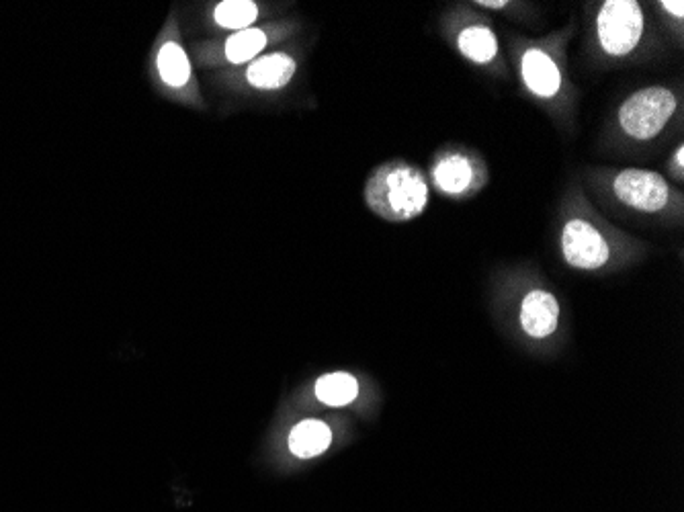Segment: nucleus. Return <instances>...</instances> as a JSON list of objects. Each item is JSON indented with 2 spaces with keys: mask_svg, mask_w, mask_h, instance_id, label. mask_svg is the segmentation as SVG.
<instances>
[{
  "mask_svg": "<svg viewBox=\"0 0 684 512\" xmlns=\"http://www.w3.org/2000/svg\"><path fill=\"white\" fill-rule=\"evenodd\" d=\"M562 256L578 271H596L609 263L611 246L594 224L572 218L562 228Z\"/></svg>",
  "mask_w": 684,
  "mask_h": 512,
  "instance_id": "nucleus-5",
  "label": "nucleus"
},
{
  "mask_svg": "<svg viewBox=\"0 0 684 512\" xmlns=\"http://www.w3.org/2000/svg\"><path fill=\"white\" fill-rule=\"evenodd\" d=\"M332 443V431L322 420H302L289 435V449L299 459H312L322 455Z\"/></svg>",
  "mask_w": 684,
  "mask_h": 512,
  "instance_id": "nucleus-11",
  "label": "nucleus"
},
{
  "mask_svg": "<svg viewBox=\"0 0 684 512\" xmlns=\"http://www.w3.org/2000/svg\"><path fill=\"white\" fill-rule=\"evenodd\" d=\"M433 185L449 197H465L482 189L486 183V170L482 162L465 152H445L431 168Z\"/></svg>",
  "mask_w": 684,
  "mask_h": 512,
  "instance_id": "nucleus-6",
  "label": "nucleus"
},
{
  "mask_svg": "<svg viewBox=\"0 0 684 512\" xmlns=\"http://www.w3.org/2000/svg\"><path fill=\"white\" fill-rule=\"evenodd\" d=\"M478 7H484V9H504L508 7V3H504V0H478Z\"/></svg>",
  "mask_w": 684,
  "mask_h": 512,
  "instance_id": "nucleus-18",
  "label": "nucleus"
},
{
  "mask_svg": "<svg viewBox=\"0 0 684 512\" xmlns=\"http://www.w3.org/2000/svg\"><path fill=\"white\" fill-rule=\"evenodd\" d=\"M678 109V99L668 87H646L633 93L619 107L621 130L639 142L658 138Z\"/></svg>",
  "mask_w": 684,
  "mask_h": 512,
  "instance_id": "nucleus-2",
  "label": "nucleus"
},
{
  "mask_svg": "<svg viewBox=\"0 0 684 512\" xmlns=\"http://www.w3.org/2000/svg\"><path fill=\"white\" fill-rule=\"evenodd\" d=\"M521 78L531 95L537 99H553L562 91V70L543 48H527L521 56Z\"/></svg>",
  "mask_w": 684,
  "mask_h": 512,
  "instance_id": "nucleus-7",
  "label": "nucleus"
},
{
  "mask_svg": "<svg viewBox=\"0 0 684 512\" xmlns=\"http://www.w3.org/2000/svg\"><path fill=\"white\" fill-rule=\"evenodd\" d=\"M156 66L164 84L173 89H181L191 80V64L187 52L177 41H166L158 50Z\"/></svg>",
  "mask_w": 684,
  "mask_h": 512,
  "instance_id": "nucleus-12",
  "label": "nucleus"
},
{
  "mask_svg": "<svg viewBox=\"0 0 684 512\" xmlns=\"http://www.w3.org/2000/svg\"><path fill=\"white\" fill-rule=\"evenodd\" d=\"M613 193L625 207L641 213H658L672 199L668 181L646 168H623L613 179Z\"/></svg>",
  "mask_w": 684,
  "mask_h": 512,
  "instance_id": "nucleus-4",
  "label": "nucleus"
},
{
  "mask_svg": "<svg viewBox=\"0 0 684 512\" xmlns=\"http://www.w3.org/2000/svg\"><path fill=\"white\" fill-rule=\"evenodd\" d=\"M560 304L545 289H533L525 295L521 306V326L531 338H547L558 330Z\"/></svg>",
  "mask_w": 684,
  "mask_h": 512,
  "instance_id": "nucleus-8",
  "label": "nucleus"
},
{
  "mask_svg": "<svg viewBox=\"0 0 684 512\" xmlns=\"http://www.w3.org/2000/svg\"><path fill=\"white\" fill-rule=\"evenodd\" d=\"M660 7H662L668 15H674V19L682 21V17H684V3H680V0H674V3H672V0H662Z\"/></svg>",
  "mask_w": 684,
  "mask_h": 512,
  "instance_id": "nucleus-16",
  "label": "nucleus"
},
{
  "mask_svg": "<svg viewBox=\"0 0 684 512\" xmlns=\"http://www.w3.org/2000/svg\"><path fill=\"white\" fill-rule=\"evenodd\" d=\"M359 394V381L345 371H336L316 381V398L326 406H347Z\"/></svg>",
  "mask_w": 684,
  "mask_h": 512,
  "instance_id": "nucleus-14",
  "label": "nucleus"
},
{
  "mask_svg": "<svg viewBox=\"0 0 684 512\" xmlns=\"http://www.w3.org/2000/svg\"><path fill=\"white\" fill-rule=\"evenodd\" d=\"M646 31V13L637 0H607L596 15V39L611 58L637 50Z\"/></svg>",
  "mask_w": 684,
  "mask_h": 512,
  "instance_id": "nucleus-3",
  "label": "nucleus"
},
{
  "mask_svg": "<svg viewBox=\"0 0 684 512\" xmlns=\"http://www.w3.org/2000/svg\"><path fill=\"white\" fill-rule=\"evenodd\" d=\"M674 168H676L678 177H682V173H684V146L682 144L674 152Z\"/></svg>",
  "mask_w": 684,
  "mask_h": 512,
  "instance_id": "nucleus-17",
  "label": "nucleus"
},
{
  "mask_svg": "<svg viewBox=\"0 0 684 512\" xmlns=\"http://www.w3.org/2000/svg\"><path fill=\"white\" fill-rule=\"evenodd\" d=\"M259 19V5L252 0H224L213 11V21L230 31H244Z\"/></svg>",
  "mask_w": 684,
  "mask_h": 512,
  "instance_id": "nucleus-15",
  "label": "nucleus"
},
{
  "mask_svg": "<svg viewBox=\"0 0 684 512\" xmlns=\"http://www.w3.org/2000/svg\"><path fill=\"white\" fill-rule=\"evenodd\" d=\"M457 50L463 58L478 66H486L498 58V37L496 33L482 23L465 25L457 33Z\"/></svg>",
  "mask_w": 684,
  "mask_h": 512,
  "instance_id": "nucleus-10",
  "label": "nucleus"
},
{
  "mask_svg": "<svg viewBox=\"0 0 684 512\" xmlns=\"http://www.w3.org/2000/svg\"><path fill=\"white\" fill-rule=\"evenodd\" d=\"M297 72V62L285 52L267 54L250 62L246 68V82L259 91H279Z\"/></svg>",
  "mask_w": 684,
  "mask_h": 512,
  "instance_id": "nucleus-9",
  "label": "nucleus"
},
{
  "mask_svg": "<svg viewBox=\"0 0 684 512\" xmlns=\"http://www.w3.org/2000/svg\"><path fill=\"white\" fill-rule=\"evenodd\" d=\"M269 46V33L259 27H248L244 31H236L226 39L224 56L230 64H246L256 60Z\"/></svg>",
  "mask_w": 684,
  "mask_h": 512,
  "instance_id": "nucleus-13",
  "label": "nucleus"
},
{
  "mask_svg": "<svg viewBox=\"0 0 684 512\" xmlns=\"http://www.w3.org/2000/svg\"><path fill=\"white\" fill-rule=\"evenodd\" d=\"M369 209L386 222H412L426 211L431 187L424 173L408 162H388L373 170L365 185Z\"/></svg>",
  "mask_w": 684,
  "mask_h": 512,
  "instance_id": "nucleus-1",
  "label": "nucleus"
}]
</instances>
